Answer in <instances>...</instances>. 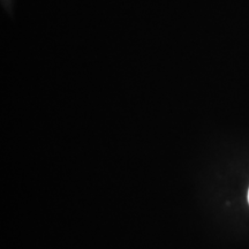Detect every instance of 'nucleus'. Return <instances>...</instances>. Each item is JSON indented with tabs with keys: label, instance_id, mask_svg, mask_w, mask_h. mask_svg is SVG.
<instances>
[{
	"label": "nucleus",
	"instance_id": "1",
	"mask_svg": "<svg viewBox=\"0 0 249 249\" xmlns=\"http://www.w3.org/2000/svg\"><path fill=\"white\" fill-rule=\"evenodd\" d=\"M247 200H248V204H249V189H248V194H247Z\"/></svg>",
	"mask_w": 249,
	"mask_h": 249
}]
</instances>
